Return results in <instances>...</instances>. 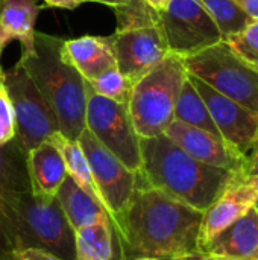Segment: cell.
Listing matches in <instances>:
<instances>
[{
  "label": "cell",
  "mask_w": 258,
  "mask_h": 260,
  "mask_svg": "<svg viewBox=\"0 0 258 260\" xmlns=\"http://www.w3.org/2000/svg\"><path fill=\"white\" fill-rule=\"evenodd\" d=\"M202 212L151 187L137 172V189L120 229L126 260H170L199 251Z\"/></svg>",
  "instance_id": "obj_1"
},
{
  "label": "cell",
  "mask_w": 258,
  "mask_h": 260,
  "mask_svg": "<svg viewBox=\"0 0 258 260\" xmlns=\"http://www.w3.org/2000/svg\"><path fill=\"white\" fill-rule=\"evenodd\" d=\"M140 151L141 178L151 187L199 212L207 210L237 175L198 161L164 134L140 139Z\"/></svg>",
  "instance_id": "obj_2"
},
{
  "label": "cell",
  "mask_w": 258,
  "mask_h": 260,
  "mask_svg": "<svg viewBox=\"0 0 258 260\" xmlns=\"http://www.w3.org/2000/svg\"><path fill=\"white\" fill-rule=\"evenodd\" d=\"M62 43L59 37L35 32L33 52L20 56L18 61L55 111L59 133L70 140H78L87 128L85 79L62 56Z\"/></svg>",
  "instance_id": "obj_3"
},
{
  "label": "cell",
  "mask_w": 258,
  "mask_h": 260,
  "mask_svg": "<svg viewBox=\"0 0 258 260\" xmlns=\"http://www.w3.org/2000/svg\"><path fill=\"white\" fill-rule=\"evenodd\" d=\"M186 78L182 58L170 53L134 82L128 110L140 139L164 134L173 120L175 105Z\"/></svg>",
  "instance_id": "obj_4"
},
{
  "label": "cell",
  "mask_w": 258,
  "mask_h": 260,
  "mask_svg": "<svg viewBox=\"0 0 258 260\" xmlns=\"http://www.w3.org/2000/svg\"><path fill=\"white\" fill-rule=\"evenodd\" d=\"M14 250L38 248L64 260H76L75 232L56 201L41 200L30 189L18 195L14 219Z\"/></svg>",
  "instance_id": "obj_5"
},
{
  "label": "cell",
  "mask_w": 258,
  "mask_h": 260,
  "mask_svg": "<svg viewBox=\"0 0 258 260\" xmlns=\"http://www.w3.org/2000/svg\"><path fill=\"white\" fill-rule=\"evenodd\" d=\"M182 61L189 75L258 113V72L248 66L227 41H219L182 58Z\"/></svg>",
  "instance_id": "obj_6"
},
{
  "label": "cell",
  "mask_w": 258,
  "mask_h": 260,
  "mask_svg": "<svg viewBox=\"0 0 258 260\" xmlns=\"http://www.w3.org/2000/svg\"><path fill=\"white\" fill-rule=\"evenodd\" d=\"M2 84L14 110L15 140L27 154L59 131L58 117L20 61L2 70Z\"/></svg>",
  "instance_id": "obj_7"
},
{
  "label": "cell",
  "mask_w": 258,
  "mask_h": 260,
  "mask_svg": "<svg viewBox=\"0 0 258 260\" xmlns=\"http://www.w3.org/2000/svg\"><path fill=\"white\" fill-rule=\"evenodd\" d=\"M85 91L87 129L126 168L138 172L141 168L140 137L129 116L128 104H120L97 94L87 81Z\"/></svg>",
  "instance_id": "obj_8"
},
{
  "label": "cell",
  "mask_w": 258,
  "mask_h": 260,
  "mask_svg": "<svg viewBox=\"0 0 258 260\" xmlns=\"http://www.w3.org/2000/svg\"><path fill=\"white\" fill-rule=\"evenodd\" d=\"M78 142L90 165L99 200L119 230L137 189V172L126 168L87 128Z\"/></svg>",
  "instance_id": "obj_9"
},
{
  "label": "cell",
  "mask_w": 258,
  "mask_h": 260,
  "mask_svg": "<svg viewBox=\"0 0 258 260\" xmlns=\"http://www.w3.org/2000/svg\"><path fill=\"white\" fill-rule=\"evenodd\" d=\"M158 24L169 52L179 58L224 41L217 24L201 0H169L158 11Z\"/></svg>",
  "instance_id": "obj_10"
},
{
  "label": "cell",
  "mask_w": 258,
  "mask_h": 260,
  "mask_svg": "<svg viewBox=\"0 0 258 260\" xmlns=\"http://www.w3.org/2000/svg\"><path fill=\"white\" fill-rule=\"evenodd\" d=\"M111 40L117 69L132 82L170 55L158 23L116 30Z\"/></svg>",
  "instance_id": "obj_11"
},
{
  "label": "cell",
  "mask_w": 258,
  "mask_h": 260,
  "mask_svg": "<svg viewBox=\"0 0 258 260\" xmlns=\"http://www.w3.org/2000/svg\"><path fill=\"white\" fill-rule=\"evenodd\" d=\"M189 79L204 99L220 137L242 155H246L258 139V113L217 93L192 75Z\"/></svg>",
  "instance_id": "obj_12"
},
{
  "label": "cell",
  "mask_w": 258,
  "mask_h": 260,
  "mask_svg": "<svg viewBox=\"0 0 258 260\" xmlns=\"http://www.w3.org/2000/svg\"><path fill=\"white\" fill-rule=\"evenodd\" d=\"M26 155L15 137L0 146V257H11L15 248V203L21 192L30 189Z\"/></svg>",
  "instance_id": "obj_13"
},
{
  "label": "cell",
  "mask_w": 258,
  "mask_h": 260,
  "mask_svg": "<svg viewBox=\"0 0 258 260\" xmlns=\"http://www.w3.org/2000/svg\"><path fill=\"white\" fill-rule=\"evenodd\" d=\"M164 136H167L190 157L205 165L233 172H239L243 166L245 155L230 146L224 139L201 128L173 119L166 128Z\"/></svg>",
  "instance_id": "obj_14"
},
{
  "label": "cell",
  "mask_w": 258,
  "mask_h": 260,
  "mask_svg": "<svg viewBox=\"0 0 258 260\" xmlns=\"http://www.w3.org/2000/svg\"><path fill=\"white\" fill-rule=\"evenodd\" d=\"M258 192L249 184L239 180L236 175L227 189L202 212L199 229V250L207 245L214 236L242 218L251 207L255 206Z\"/></svg>",
  "instance_id": "obj_15"
},
{
  "label": "cell",
  "mask_w": 258,
  "mask_h": 260,
  "mask_svg": "<svg viewBox=\"0 0 258 260\" xmlns=\"http://www.w3.org/2000/svg\"><path fill=\"white\" fill-rule=\"evenodd\" d=\"M199 251L213 260H258L257 207H251Z\"/></svg>",
  "instance_id": "obj_16"
},
{
  "label": "cell",
  "mask_w": 258,
  "mask_h": 260,
  "mask_svg": "<svg viewBox=\"0 0 258 260\" xmlns=\"http://www.w3.org/2000/svg\"><path fill=\"white\" fill-rule=\"evenodd\" d=\"M61 53L85 81H91L106 70L117 67L111 37L84 35L64 40Z\"/></svg>",
  "instance_id": "obj_17"
},
{
  "label": "cell",
  "mask_w": 258,
  "mask_h": 260,
  "mask_svg": "<svg viewBox=\"0 0 258 260\" xmlns=\"http://www.w3.org/2000/svg\"><path fill=\"white\" fill-rule=\"evenodd\" d=\"M30 192L41 200H53L67 177L64 160L50 142H43L26 155Z\"/></svg>",
  "instance_id": "obj_18"
},
{
  "label": "cell",
  "mask_w": 258,
  "mask_h": 260,
  "mask_svg": "<svg viewBox=\"0 0 258 260\" xmlns=\"http://www.w3.org/2000/svg\"><path fill=\"white\" fill-rule=\"evenodd\" d=\"M41 6L35 0H2L0 5V56L12 41L21 44V56L33 52L35 21Z\"/></svg>",
  "instance_id": "obj_19"
},
{
  "label": "cell",
  "mask_w": 258,
  "mask_h": 260,
  "mask_svg": "<svg viewBox=\"0 0 258 260\" xmlns=\"http://www.w3.org/2000/svg\"><path fill=\"white\" fill-rule=\"evenodd\" d=\"M55 198L73 232L97 222L113 221L106 209L68 175L62 181Z\"/></svg>",
  "instance_id": "obj_20"
},
{
  "label": "cell",
  "mask_w": 258,
  "mask_h": 260,
  "mask_svg": "<svg viewBox=\"0 0 258 260\" xmlns=\"http://www.w3.org/2000/svg\"><path fill=\"white\" fill-rule=\"evenodd\" d=\"M75 247L76 260H126L120 235L113 221L76 230Z\"/></svg>",
  "instance_id": "obj_21"
},
{
  "label": "cell",
  "mask_w": 258,
  "mask_h": 260,
  "mask_svg": "<svg viewBox=\"0 0 258 260\" xmlns=\"http://www.w3.org/2000/svg\"><path fill=\"white\" fill-rule=\"evenodd\" d=\"M47 142L55 145L56 149L59 151V154L64 160L65 169H67V175L71 177L84 190H87L96 201L100 203L99 193H97V189H96V184H94V180H93V175L90 171V165L87 161V157H85L79 142L67 139L59 131L49 136Z\"/></svg>",
  "instance_id": "obj_22"
},
{
  "label": "cell",
  "mask_w": 258,
  "mask_h": 260,
  "mask_svg": "<svg viewBox=\"0 0 258 260\" xmlns=\"http://www.w3.org/2000/svg\"><path fill=\"white\" fill-rule=\"evenodd\" d=\"M173 119L184 122L187 125L201 128L204 131H208L217 137H220L211 116L210 111L204 102V99L201 98V94L198 93V90L195 88V85L192 84V81L189 79V75L182 84L181 93L178 96L176 105H175V113H173ZM222 139V137H220Z\"/></svg>",
  "instance_id": "obj_23"
},
{
  "label": "cell",
  "mask_w": 258,
  "mask_h": 260,
  "mask_svg": "<svg viewBox=\"0 0 258 260\" xmlns=\"http://www.w3.org/2000/svg\"><path fill=\"white\" fill-rule=\"evenodd\" d=\"M214 23L217 24L222 38L240 32L252 18L246 15L234 0H201Z\"/></svg>",
  "instance_id": "obj_24"
},
{
  "label": "cell",
  "mask_w": 258,
  "mask_h": 260,
  "mask_svg": "<svg viewBox=\"0 0 258 260\" xmlns=\"http://www.w3.org/2000/svg\"><path fill=\"white\" fill-rule=\"evenodd\" d=\"M87 82L97 94L120 104L129 102L132 85H134V82L129 78H126L117 67H113L105 73H102L100 76Z\"/></svg>",
  "instance_id": "obj_25"
},
{
  "label": "cell",
  "mask_w": 258,
  "mask_h": 260,
  "mask_svg": "<svg viewBox=\"0 0 258 260\" xmlns=\"http://www.w3.org/2000/svg\"><path fill=\"white\" fill-rule=\"evenodd\" d=\"M123 3L125 6L114 9L117 18L116 30L158 23V11L149 6L144 0H123Z\"/></svg>",
  "instance_id": "obj_26"
},
{
  "label": "cell",
  "mask_w": 258,
  "mask_h": 260,
  "mask_svg": "<svg viewBox=\"0 0 258 260\" xmlns=\"http://www.w3.org/2000/svg\"><path fill=\"white\" fill-rule=\"evenodd\" d=\"M254 70L258 72V20H251L240 32L224 40Z\"/></svg>",
  "instance_id": "obj_27"
},
{
  "label": "cell",
  "mask_w": 258,
  "mask_h": 260,
  "mask_svg": "<svg viewBox=\"0 0 258 260\" xmlns=\"http://www.w3.org/2000/svg\"><path fill=\"white\" fill-rule=\"evenodd\" d=\"M15 137V122H14V110L8 93L2 84L0 75V146L11 142Z\"/></svg>",
  "instance_id": "obj_28"
},
{
  "label": "cell",
  "mask_w": 258,
  "mask_h": 260,
  "mask_svg": "<svg viewBox=\"0 0 258 260\" xmlns=\"http://www.w3.org/2000/svg\"><path fill=\"white\" fill-rule=\"evenodd\" d=\"M237 177L258 192V139L245 155L243 166L237 172Z\"/></svg>",
  "instance_id": "obj_29"
},
{
  "label": "cell",
  "mask_w": 258,
  "mask_h": 260,
  "mask_svg": "<svg viewBox=\"0 0 258 260\" xmlns=\"http://www.w3.org/2000/svg\"><path fill=\"white\" fill-rule=\"evenodd\" d=\"M12 260H64L49 251L38 248H18L11 253Z\"/></svg>",
  "instance_id": "obj_30"
},
{
  "label": "cell",
  "mask_w": 258,
  "mask_h": 260,
  "mask_svg": "<svg viewBox=\"0 0 258 260\" xmlns=\"http://www.w3.org/2000/svg\"><path fill=\"white\" fill-rule=\"evenodd\" d=\"M239 8L252 20H258V0H234Z\"/></svg>",
  "instance_id": "obj_31"
},
{
  "label": "cell",
  "mask_w": 258,
  "mask_h": 260,
  "mask_svg": "<svg viewBox=\"0 0 258 260\" xmlns=\"http://www.w3.org/2000/svg\"><path fill=\"white\" fill-rule=\"evenodd\" d=\"M91 0H44V3L47 6H53V8H62V9H75L84 3H88Z\"/></svg>",
  "instance_id": "obj_32"
},
{
  "label": "cell",
  "mask_w": 258,
  "mask_h": 260,
  "mask_svg": "<svg viewBox=\"0 0 258 260\" xmlns=\"http://www.w3.org/2000/svg\"><path fill=\"white\" fill-rule=\"evenodd\" d=\"M170 260H210V257L201 251L198 253H192V254H184V256H178V257H173Z\"/></svg>",
  "instance_id": "obj_33"
},
{
  "label": "cell",
  "mask_w": 258,
  "mask_h": 260,
  "mask_svg": "<svg viewBox=\"0 0 258 260\" xmlns=\"http://www.w3.org/2000/svg\"><path fill=\"white\" fill-rule=\"evenodd\" d=\"M91 2H96V3H102V5H106V6L113 8V9L125 6L123 0H91Z\"/></svg>",
  "instance_id": "obj_34"
},
{
  "label": "cell",
  "mask_w": 258,
  "mask_h": 260,
  "mask_svg": "<svg viewBox=\"0 0 258 260\" xmlns=\"http://www.w3.org/2000/svg\"><path fill=\"white\" fill-rule=\"evenodd\" d=\"M149 6H152L155 11H161L166 5H167V2L169 0H144Z\"/></svg>",
  "instance_id": "obj_35"
},
{
  "label": "cell",
  "mask_w": 258,
  "mask_h": 260,
  "mask_svg": "<svg viewBox=\"0 0 258 260\" xmlns=\"http://www.w3.org/2000/svg\"><path fill=\"white\" fill-rule=\"evenodd\" d=\"M137 260H161V259H154V257H143V259H137Z\"/></svg>",
  "instance_id": "obj_36"
},
{
  "label": "cell",
  "mask_w": 258,
  "mask_h": 260,
  "mask_svg": "<svg viewBox=\"0 0 258 260\" xmlns=\"http://www.w3.org/2000/svg\"><path fill=\"white\" fill-rule=\"evenodd\" d=\"M0 260H12L11 257H0Z\"/></svg>",
  "instance_id": "obj_37"
},
{
  "label": "cell",
  "mask_w": 258,
  "mask_h": 260,
  "mask_svg": "<svg viewBox=\"0 0 258 260\" xmlns=\"http://www.w3.org/2000/svg\"><path fill=\"white\" fill-rule=\"evenodd\" d=\"M255 207H257V210H258V198H257V201H255Z\"/></svg>",
  "instance_id": "obj_38"
},
{
  "label": "cell",
  "mask_w": 258,
  "mask_h": 260,
  "mask_svg": "<svg viewBox=\"0 0 258 260\" xmlns=\"http://www.w3.org/2000/svg\"><path fill=\"white\" fill-rule=\"evenodd\" d=\"M0 75H2V67H0Z\"/></svg>",
  "instance_id": "obj_39"
},
{
  "label": "cell",
  "mask_w": 258,
  "mask_h": 260,
  "mask_svg": "<svg viewBox=\"0 0 258 260\" xmlns=\"http://www.w3.org/2000/svg\"><path fill=\"white\" fill-rule=\"evenodd\" d=\"M0 5H2V0H0Z\"/></svg>",
  "instance_id": "obj_40"
},
{
  "label": "cell",
  "mask_w": 258,
  "mask_h": 260,
  "mask_svg": "<svg viewBox=\"0 0 258 260\" xmlns=\"http://www.w3.org/2000/svg\"><path fill=\"white\" fill-rule=\"evenodd\" d=\"M210 260H213V259H211V257H210Z\"/></svg>",
  "instance_id": "obj_41"
}]
</instances>
